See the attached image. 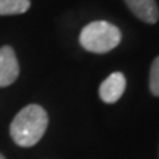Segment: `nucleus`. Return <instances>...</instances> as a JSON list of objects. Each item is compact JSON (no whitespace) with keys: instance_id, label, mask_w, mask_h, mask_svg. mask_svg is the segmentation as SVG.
<instances>
[{"instance_id":"1","label":"nucleus","mask_w":159,"mask_h":159,"mask_svg":"<svg viewBox=\"0 0 159 159\" xmlns=\"http://www.w3.org/2000/svg\"><path fill=\"white\" fill-rule=\"evenodd\" d=\"M49 125V116L40 105H28L21 109L9 127L12 140L21 148H31L41 140Z\"/></svg>"},{"instance_id":"2","label":"nucleus","mask_w":159,"mask_h":159,"mask_svg":"<svg viewBox=\"0 0 159 159\" xmlns=\"http://www.w3.org/2000/svg\"><path fill=\"white\" fill-rule=\"evenodd\" d=\"M121 37L118 27L106 21H94L80 33V44L91 53H108L121 43Z\"/></svg>"},{"instance_id":"3","label":"nucleus","mask_w":159,"mask_h":159,"mask_svg":"<svg viewBox=\"0 0 159 159\" xmlns=\"http://www.w3.org/2000/svg\"><path fill=\"white\" fill-rule=\"evenodd\" d=\"M18 75H19V63L15 50L11 46H3L0 49V87H7L13 84Z\"/></svg>"},{"instance_id":"4","label":"nucleus","mask_w":159,"mask_h":159,"mask_svg":"<svg viewBox=\"0 0 159 159\" xmlns=\"http://www.w3.org/2000/svg\"><path fill=\"white\" fill-rule=\"evenodd\" d=\"M125 87H127V80H125L124 74L122 72H112L99 87L100 100L105 103L118 102L121 96L124 94Z\"/></svg>"},{"instance_id":"5","label":"nucleus","mask_w":159,"mask_h":159,"mask_svg":"<svg viewBox=\"0 0 159 159\" xmlns=\"http://www.w3.org/2000/svg\"><path fill=\"white\" fill-rule=\"evenodd\" d=\"M134 15L146 24H155L159 19V7L155 0H124Z\"/></svg>"},{"instance_id":"6","label":"nucleus","mask_w":159,"mask_h":159,"mask_svg":"<svg viewBox=\"0 0 159 159\" xmlns=\"http://www.w3.org/2000/svg\"><path fill=\"white\" fill-rule=\"evenodd\" d=\"M30 0H0V16L21 15L30 9Z\"/></svg>"},{"instance_id":"7","label":"nucleus","mask_w":159,"mask_h":159,"mask_svg":"<svg viewBox=\"0 0 159 159\" xmlns=\"http://www.w3.org/2000/svg\"><path fill=\"white\" fill-rule=\"evenodd\" d=\"M149 90L153 96L159 97V56L153 59L149 71Z\"/></svg>"},{"instance_id":"8","label":"nucleus","mask_w":159,"mask_h":159,"mask_svg":"<svg viewBox=\"0 0 159 159\" xmlns=\"http://www.w3.org/2000/svg\"><path fill=\"white\" fill-rule=\"evenodd\" d=\"M0 159H6V158H5V156H3L2 153H0Z\"/></svg>"},{"instance_id":"9","label":"nucleus","mask_w":159,"mask_h":159,"mask_svg":"<svg viewBox=\"0 0 159 159\" xmlns=\"http://www.w3.org/2000/svg\"><path fill=\"white\" fill-rule=\"evenodd\" d=\"M158 159H159V152H158Z\"/></svg>"}]
</instances>
